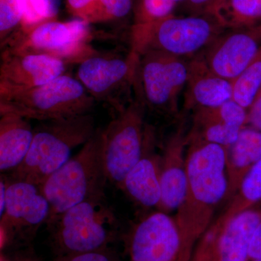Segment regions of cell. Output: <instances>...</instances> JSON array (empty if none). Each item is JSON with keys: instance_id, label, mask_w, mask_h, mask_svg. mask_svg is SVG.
<instances>
[{"instance_id": "1", "label": "cell", "mask_w": 261, "mask_h": 261, "mask_svg": "<svg viewBox=\"0 0 261 261\" xmlns=\"http://www.w3.org/2000/svg\"><path fill=\"white\" fill-rule=\"evenodd\" d=\"M226 151L218 144L187 141L186 194L174 219L192 255L220 204L228 199Z\"/></svg>"}, {"instance_id": "2", "label": "cell", "mask_w": 261, "mask_h": 261, "mask_svg": "<svg viewBox=\"0 0 261 261\" xmlns=\"http://www.w3.org/2000/svg\"><path fill=\"white\" fill-rule=\"evenodd\" d=\"M97 130L90 113L42 121L34 128L27 157L10 173V179L29 182L41 188L46 180L71 158L72 151L85 145Z\"/></svg>"}, {"instance_id": "3", "label": "cell", "mask_w": 261, "mask_h": 261, "mask_svg": "<svg viewBox=\"0 0 261 261\" xmlns=\"http://www.w3.org/2000/svg\"><path fill=\"white\" fill-rule=\"evenodd\" d=\"M47 226L58 257L110 250L120 224L102 192L70 207Z\"/></svg>"}, {"instance_id": "4", "label": "cell", "mask_w": 261, "mask_h": 261, "mask_svg": "<svg viewBox=\"0 0 261 261\" xmlns=\"http://www.w3.org/2000/svg\"><path fill=\"white\" fill-rule=\"evenodd\" d=\"M224 30L208 14H173L149 25L132 27L130 51L138 56L145 51H159L190 61Z\"/></svg>"}, {"instance_id": "5", "label": "cell", "mask_w": 261, "mask_h": 261, "mask_svg": "<svg viewBox=\"0 0 261 261\" xmlns=\"http://www.w3.org/2000/svg\"><path fill=\"white\" fill-rule=\"evenodd\" d=\"M107 178L99 154V129L41 187L50 205L47 226L83 201L104 192Z\"/></svg>"}, {"instance_id": "6", "label": "cell", "mask_w": 261, "mask_h": 261, "mask_svg": "<svg viewBox=\"0 0 261 261\" xmlns=\"http://www.w3.org/2000/svg\"><path fill=\"white\" fill-rule=\"evenodd\" d=\"M95 100L80 81L63 74L36 88L0 94V113L39 121L63 119L89 114Z\"/></svg>"}, {"instance_id": "7", "label": "cell", "mask_w": 261, "mask_h": 261, "mask_svg": "<svg viewBox=\"0 0 261 261\" xmlns=\"http://www.w3.org/2000/svg\"><path fill=\"white\" fill-rule=\"evenodd\" d=\"M105 129H99V154L108 182L117 187L138 163L145 149L146 109L139 97L122 107Z\"/></svg>"}, {"instance_id": "8", "label": "cell", "mask_w": 261, "mask_h": 261, "mask_svg": "<svg viewBox=\"0 0 261 261\" xmlns=\"http://www.w3.org/2000/svg\"><path fill=\"white\" fill-rule=\"evenodd\" d=\"M189 73L190 61L159 51H145L139 56L134 84L136 95L146 111L176 116Z\"/></svg>"}, {"instance_id": "9", "label": "cell", "mask_w": 261, "mask_h": 261, "mask_svg": "<svg viewBox=\"0 0 261 261\" xmlns=\"http://www.w3.org/2000/svg\"><path fill=\"white\" fill-rule=\"evenodd\" d=\"M90 23L81 19L70 21L44 22L27 33H17L10 39L7 51L54 57L68 64L78 63L99 54L91 44Z\"/></svg>"}, {"instance_id": "10", "label": "cell", "mask_w": 261, "mask_h": 261, "mask_svg": "<svg viewBox=\"0 0 261 261\" xmlns=\"http://www.w3.org/2000/svg\"><path fill=\"white\" fill-rule=\"evenodd\" d=\"M49 215L50 205L40 187L8 178L6 205L0 216L2 251L32 243Z\"/></svg>"}, {"instance_id": "11", "label": "cell", "mask_w": 261, "mask_h": 261, "mask_svg": "<svg viewBox=\"0 0 261 261\" xmlns=\"http://www.w3.org/2000/svg\"><path fill=\"white\" fill-rule=\"evenodd\" d=\"M128 261H190L174 216L158 210L132 225L124 238Z\"/></svg>"}, {"instance_id": "12", "label": "cell", "mask_w": 261, "mask_h": 261, "mask_svg": "<svg viewBox=\"0 0 261 261\" xmlns=\"http://www.w3.org/2000/svg\"><path fill=\"white\" fill-rule=\"evenodd\" d=\"M260 222L258 206L228 219L219 216L201 237L190 261H249L252 236Z\"/></svg>"}, {"instance_id": "13", "label": "cell", "mask_w": 261, "mask_h": 261, "mask_svg": "<svg viewBox=\"0 0 261 261\" xmlns=\"http://www.w3.org/2000/svg\"><path fill=\"white\" fill-rule=\"evenodd\" d=\"M260 51L261 25H259L226 29L197 58L212 73L233 82Z\"/></svg>"}, {"instance_id": "14", "label": "cell", "mask_w": 261, "mask_h": 261, "mask_svg": "<svg viewBox=\"0 0 261 261\" xmlns=\"http://www.w3.org/2000/svg\"><path fill=\"white\" fill-rule=\"evenodd\" d=\"M65 64L61 60L47 55L4 51L0 66V94L44 85L65 74Z\"/></svg>"}, {"instance_id": "15", "label": "cell", "mask_w": 261, "mask_h": 261, "mask_svg": "<svg viewBox=\"0 0 261 261\" xmlns=\"http://www.w3.org/2000/svg\"><path fill=\"white\" fill-rule=\"evenodd\" d=\"M138 59L130 51L125 58L97 54L80 63L76 79L94 99L108 98L122 86H134Z\"/></svg>"}, {"instance_id": "16", "label": "cell", "mask_w": 261, "mask_h": 261, "mask_svg": "<svg viewBox=\"0 0 261 261\" xmlns=\"http://www.w3.org/2000/svg\"><path fill=\"white\" fill-rule=\"evenodd\" d=\"M247 110L230 99L219 107L193 112L191 130L187 141H203L229 147L247 125Z\"/></svg>"}, {"instance_id": "17", "label": "cell", "mask_w": 261, "mask_h": 261, "mask_svg": "<svg viewBox=\"0 0 261 261\" xmlns=\"http://www.w3.org/2000/svg\"><path fill=\"white\" fill-rule=\"evenodd\" d=\"M187 134L182 127L166 141L161 154V200L159 210L169 214L181 205L187 186Z\"/></svg>"}, {"instance_id": "18", "label": "cell", "mask_w": 261, "mask_h": 261, "mask_svg": "<svg viewBox=\"0 0 261 261\" xmlns=\"http://www.w3.org/2000/svg\"><path fill=\"white\" fill-rule=\"evenodd\" d=\"M154 145L153 130L147 126L143 154L118 187L143 208H159L161 203V155L155 152Z\"/></svg>"}, {"instance_id": "19", "label": "cell", "mask_w": 261, "mask_h": 261, "mask_svg": "<svg viewBox=\"0 0 261 261\" xmlns=\"http://www.w3.org/2000/svg\"><path fill=\"white\" fill-rule=\"evenodd\" d=\"M183 99L185 109L192 112L219 107L232 99V82L212 73L197 57L190 61Z\"/></svg>"}, {"instance_id": "20", "label": "cell", "mask_w": 261, "mask_h": 261, "mask_svg": "<svg viewBox=\"0 0 261 261\" xmlns=\"http://www.w3.org/2000/svg\"><path fill=\"white\" fill-rule=\"evenodd\" d=\"M0 171L12 172L28 154L34 129L28 118L13 113H0Z\"/></svg>"}, {"instance_id": "21", "label": "cell", "mask_w": 261, "mask_h": 261, "mask_svg": "<svg viewBox=\"0 0 261 261\" xmlns=\"http://www.w3.org/2000/svg\"><path fill=\"white\" fill-rule=\"evenodd\" d=\"M226 149L229 200L246 173L261 160V130L246 125L240 130L237 140Z\"/></svg>"}, {"instance_id": "22", "label": "cell", "mask_w": 261, "mask_h": 261, "mask_svg": "<svg viewBox=\"0 0 261 261\" xmlns=\"http://www.w3.org/2000/svg\"><path fill=\"white\" fill-rule=\"evenodd\" d=\"M206 14L214 17L224 29L261 25V0H218Z\"/></svg>"}, {"instance_id": "23", "label": "cell", "mask_w": 261, "mask_h": 261, "mask_svg": "<svg viewBox=\"0 0 261 261\" xmlns=\"http://www.w3.org/2000/svg\"><path fill=\"white\" fill-rule=\"evenodd\" d=\"M261 202V160L243 178L240 187L220 217L228 219Z\"/></svg>"}, {"instance_id": "24", "label": "cell", "mask_w": 261, "mask_h": 261, "mask_svg": "<svg viewBox=\"0 0 261 261\" xmlns=\"http://www.w3.org/2000/svg\"><path fill=\"white\" fill-rule=\"evenodd\" d=\"M261 90V51L232 82V99L248 110Z\"/></svg>"}, {"instance_id": "25", "label": "cell", "mask_w": 261, "mask_h": 261, "mask_svg": "<svg viewBox=\"0 0 261 261\" xmlns=\"http://www.w3.org/2000/svg\"><path fill=\"white\" fill-rule=\"evenodd\" d=\"M62 0H25V11L18 33H27L44 22L56 20Z\"/></svg>"}, {"instance_id": "26", "label": "cell", "mask_w": 261, "mask_h": 261, "mask_svg": "<svg viewBox=\"0 0 261 261\" xmlns=\"http://www.w3.org/2000/svg\"><path fill=\"white\" fill-rule=\"evenodd\" d=\"M174 0H138L134 8L132 27L149 25L173 14Z\"/></svg>"}, {"instance_id": "27", "label": "cell", "mask_w": 261, "mask_h": 261, "mask_svg": "<svg viewBox=\"0 0 261 261\" xmlns=\"http://www.w3.org/2000/svg\"><path fill=\"white\" fill-rule=\"evenodd\" d=\"M25 0H0V39L4 44L15 29L20 27Z\"/></svg>"}, {"instance_id": "28", "label": "cell", "mask_w": 261, "mask_h": 261, "mask_svg": "<svg viewBox=\"0 0 261 261\" xmlns=\"http://www.w3.org/2000/svg\"><path fill=\"white\" fill-rule=\"evenodd\" d=\"M68 11L75 18L89 23L111 20L99 0H66Z\"/></svg>"}, {"instance_id": "29", "label": "cell", "mask_w": 261, "mask_h": 261, "mask_svg": "<svg viewBox=\"0 0 261 261\" xmlns=\"http://www.w3.org/2000/svg\"><path fill=\"white\" fill-rule=\"evenodd\" d=\"M111 20L123 18L133 10L132 0H99Z\"/></svg>"}, {"instance_id": "30", "label": "cell", "mask_w": 261, "mask_h": 261, "mask_svg": "<svg viewBox=\"0 0 261 261\" xmlns=\"http://www.w3.org/2000/svg\"><path fill=\"white\" fill-rule=\"evenodd\" d=\"M54 261H121L110 250L58 256Z\"/></svg>"}, {"instance_id": "31", "label": "cell", "mask_w": 261, "mask_h": 261, "mask_svg": "<svg viewBox=\"0 0 261 261\" xmlns=\"http://www.w3.org/2000/svg\"><path fill=\"white\" fill-rule=\"evenodd\" d=\"M218 0H185L181 3L189 14H206Z\"/></svg>"}, {"instance_id": "32", "label": "cell", "mask_w": 261, "mask_h": 261, "mask_svg": "<svg viewBox=\"0 0 261 261\" xmlns=\"http://www.w3.org/2000/svg\"><path fill=\"white\" fill-rule=\"evenodd\" d=\"M247 126L261 130V90L247 110Z\"/></svg>"}, {"instance_id": "33", "label": "cell", "mask_w": 261, "mask_h": 261, "mask_svg": "<svg viewBox=\"0 0 261 261\" xmlns=\"http://www.w3.org/2000/svg\"><path fill=\"white\" fill-rule=\"evenodd\" d=\"M261 259V222L255 229L252 236L250 250H249V261L260 260Z\"/></svg>"}, {"instance_id": "34", "label": "cell", "mask_w": 261, "mask_h": 261, "mask_svg": "<svg viewBox=\"0 0 261 261\" xmlns=\"http://www.w3.org/2000/svg\"><path fill=\"white\" fill-rule=\"evenodd\" d=\"M1 261H40L37 257L27 254L17 253L14 255H6L2 253Z\"/></svg>"}, {"instance_id": "35", "label": "cell", "mask_w": 261, "mask_h": 261, "mask_svg": "<svg viewBox=\"0 0 261 261\" xmlns=\"http://www.w3.org/2000/svg\"><path fill=\"white\" fill-rule=\"evenodd\" d=\"M174 1H175V3H176V4H177V5H179V4L181 5V3H183L185 1V0H174Z\"/></svg>"}, {"instance_id": "36", "label": "cell", "mask_w": 261, "mask_h": 261, "mask_svg": "<svg viewBox=\"0 0 261 261\" xmlns=\"http://www.w3.org/2000/svg\"><path fill=\"white\" fill-rule=\"evenodd\" d=\"M250 261H261V259H260V260H250Z\"/></svg>"}]
</instances>
